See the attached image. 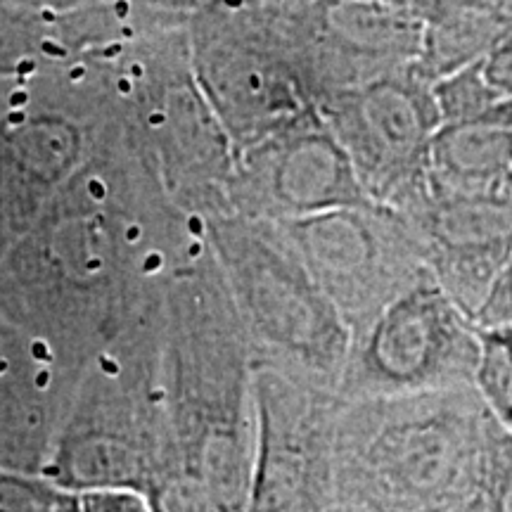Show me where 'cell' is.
I'll use <instances>...</instances> for the list:
<instances>
[{
	"mask_svg": "<svg viewBox=\"0 0 512 512\" xmlns=\"http://www.w3.org/2000/svg\"><path fill=\"white\" fill-rule=\"evenodd\" d=\"M271 15L313 105L413 67L422 0L271 5Z\"/></svg>",
	"mask_w": 512,
	"mask_h": 512,
	"instance_id": "8992f818",
	"label": "cell"
},
{
	"mask_svg": "<svg viewBox=\"0 0 512 512\" xmlns=\"http://www.w3.org/2000/svg\"><path fill=\"white\" fill-rule=\"evenodd\" d=\"M280 228L349 332L430 275L408 223L382 204L335 209Z\"/></svg>",
	"mask_w": 512,
	"mask_h": 512,
	"instance_id": "277c9868",
	"label": "cell"
},
{
	"mask_svg": "<svg viewBox=\"0 0 512 512\" xmlns=\"http://www.w3.org/2000/svg\"><path fill=\"white\" fill-rule=\"evenodd\" d=\"M216 247L233 285L235 313L261 344L271 370L337 394L351 332L275 223L226 219Z\"/></svg>",
	"mask_w": 512,
	"mask_h": 512,
	"instance_id": "7a4b0ae2",
	"label": "cell"
},
{
	"mask_svg": "<svg viewBox=\"0 0 512 512\" xmlns=\"http://www.w3.org/2000/svg\"><path fill=\"white\" fill-rule=\"evenodd\" d=\"M512 27L508 3L422 0L420 50L413 74L427 86L484 62Z\"/></svg>",
	"mask_w": 512,
	"mask_h": 512,
	"instance_id": "30bf717a",
	"label": "cell"
},
{
	"mask_svg": "<svg viewBox=\"0 0 512 512\" xmlns=\"http://www.w3.org/2000/svg\"><path fill=\"white\" fill-rule=\"evenodd\" d=\"M484 76L501 98H512V27L482 62Z\"/></svg>",
	"mask_w": 512,
	"mask_h": 512,
	"instance_id": "e0dca14e",
	"label": "cell"
},
{
	"mask_svg": "<svg viewBox=\"0 0 512 512\" xmlns=\"http://www.w3.org/2000/svg\"><path fill=\"white\" fill-rule=\"evenodd\" d=\"M508 8H510V12H512V3H508Z\"/></svg>",
	"mask_w": 512,
	"mask_h": 512,
	"instance_id": "ffe728a7",
	"label": "cell"
},
{
	"mask_svg": "<svg viewBox=\"0 0 512 512\" xmlns=\"http://www.w3.org/2000/svg\"><path fill=\"white\" fill-rule=\"evenodd\" d=\"M325 512H363V510H356V508H351V505H332V508H328Z\"/></svg>",
	"mask_w": 512,
	"mask_h": 512,
	"instance_id": "d6986e66",
	"label": "cell"
},
{
	"mask_svg": "<svg viewBox=\"0 0 512 512\" xmlns=\"http://www.w3.org/2000/svg\"><path fill=\"white\" fill-rule=\"evenodd\" d=\"M55 512H152L133 491H60Z\"/></svg>",
	"mask_w": 512,
	"mask_h": 512,
	"instance_id": "9a60e30c",
	"label": "cell"
},
{
	"mask_svg": "<svg viewBox=\"0 0 512 512\" xmlns=\"http://www.w3.org/2000/svg\"><path fill=\"white\" fill-rule=\"evenodd\" d=\"M316 112L370 202L396 209L425 185L441 119L432 86L413 69L332 93Z\"/></svg>",
	"mask_w": 512,
	"mask_h": 512,
	"instance_id": "5b68a950",
	"label": "cell"
},
{
	"mask_svg": "<svg viewBox=\"0 0 512 512\" xmlns=\"http://www.w3.org/2000/svg\"><path fill=\"white\" fill-rule=\"evenodd\" d=\"M479 330L432 275L351 332L342 403L475 387Z\"/></svg>",
	"mask_w": 512,
	"mask_h": 512,
	"instance_id": "3957f363",
	"label": "cell"
},
{
	"mask_svg": "<svg viewBox=\"0 0 512 512\" xmlns=\"http://www.w3.org/2000/svg\"><path fill=\"white\" fill-rule=\"evenodd\" d=\"M475 389L491 415L512 430V325L479 330Z\"/></svg>",
	"mask_w": 512,
	"mask_h": 512,
	"instance_id": "4fadbf2b",
	"label": "cell"
},
{
	"mask_svg": "<svg viewBox=\"0 0 512 512\" xmlns=\"http://www.w3.org/2000/svg\"><path fill=\"white\" fill-rule=\"evenodd\" d=\"M430 176L448 188H494L512 176V140L489 119L441 126L432 145Z\"/></svg>",
	"mask_w": 512,
	"mask_h": 512,
	"instance_id": "8fae6325",
	"label": "cell"
},
{
	"mask_svg": "<svg viewBox=\"0 0 512 512\" xmlns=\"http://www.w3.org/2000/svg\"><path fill=\"white\" fill-rule=\"evenodd\" d=\"M230 190L245 219L278 226L370 204L318 112L245 150Z\"/></svg>",
	"mask_w": 512,
	"mask_h": 512,
	"instance_id": "9c48e42d",
	"label": "cell"
},
{
	"mask_svg": "<svg viewBox=\"0 0 512 512\" xmlns=\"http://www.w3.org/2000/svg\"><path fill=\"white\" fill-rule=\"evenodd\" d=\"M434 102H437L441 126L470 124V121L482 119L486 112L503 98L498 95L484 76V64H472L463 72L448 76L432 88Z\"/></svg>",
	"mask_w": 512,
	"mask_h": 512,
	"instance_id": "5bb4252c",
	"label": "cell"
},
{
	"mask_svg": "<svg viewBox=\"0 0 512 512\" xmlns=\"http://www.w3.org/2000/svg\"><path fill=\"white\" fill-rule=\"evenodd\" d=\"M475 325L479 330L491 328H505L512 325V252L505 261L501 275L496 278L494 287H491L489 297L477 311Z\"/></svg>",
	"mask_w": 512,
	"mask_h": 512,
	"instance_id": "2e32d148",
	"label": "cell"
},
{
	"mask_svg": "<svg viewBox=\"0 0 512 512\" xmlns=\"http://www.w3.org/2000/svg\"><path fill=\"white\" fill-rule=\"evenodd\" d=\"M451 512H512V430L491 415L475 484Z\"/></svg>",
	"mask_w": 512,
	"mask_h": 512,
	"instance_id": "7c38bea8",
	"label": "cell"
},
{
	"mask_svg": "<svg viewBox=\"0 0 512 512\" xmlns=\"http://www.w3.org/2000/svg\"><path fill=\"white\" fill-rule=\"evenodd\" d=\"M489 420L475 387L342 403L337 503L363 512H451L475 484Z\"/></svg>",
	"mask_w": 512,
	"mask_h": 512,
	"instance_id": "6da1fadb",
	"label": "cell"
},
{
	"mask_svg": "<svg viewBox=\"0 0 512 512\" xmlns=\"http://www.w3.org/2000/svg\"><path fill=\"white\" fill-rule=\"evenodd\" d=\"M254 399L256 451L247 512H325L337 505L339 396L259 368Z\"/></svg>",
	"mask_w": 512,
	"mask_h": 512,
	"instance_id": "52a82bcc",
	"label": "cell"
},
{
	"mask_svg": "<svg viewBox=\"0 0 512 512\" xmlns=\"http://www.w3.org/2000/svg\"><path fill=\"white\" fill-rule=\"evenodd\" d=\"M394 211L418 240L434 283L475 320L512 252V176L482 190L427 176Z\"/></svg>",
	"mask_w": 512,
	"mask_h": 512,
	"instance_id": "ba28073f",
	"label": "cell"
},
{
	"mask_svg": "<svg viewBox=\"0 0 512 512\" xmlns=\"http://www.w3.org/2000/svg\"><path fill=\"white\" fill-rule=\"evenodd\" d=\"M482 119H489L491 124H496L498 128H503L508 133V138L512 140V98H505L498 102L494 110H489Z\"/></svg>",
	"mask_w": 512,
	"mask_h": 512,
	"instance_id": "ac0fdd59",
	"label": "cell"
}]
</instances>
